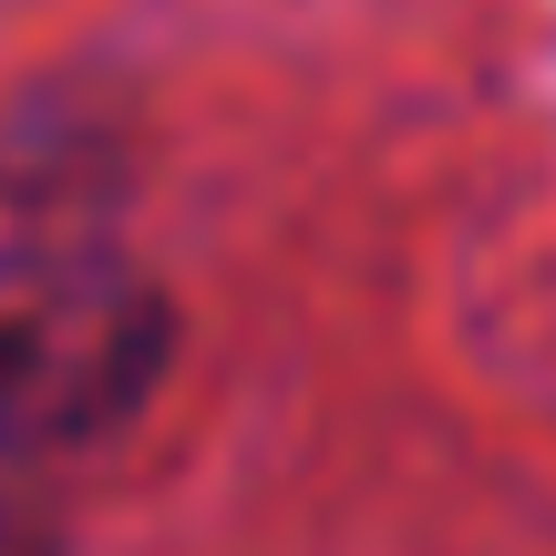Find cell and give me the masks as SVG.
I'll return each mask as SVG.
<instances>
[{"mask_svg":"<svg viewBox=\"0 0 556 556\" xmlns=\"http://www.w3.org/2000/svg\"><path fill=\"white\" fill-rule=\"evenodd\" d=\"M165 299L103 248L0 258V454L93 443L155 392Z\"/></svg>","mask_w":556,"mask_h":556,"instance_id":"obj_1","label":"cell"},{"mask_svg":"<svg viewBox=\"0 0 556 556\" xmlns=\"http://www.w3.org/2000/svg\"><path fill=\"white\" fill-rule=\"evenodd\" d=\"M0 556H62V526L41 495H21L11 475H0Z\"/></svg>","mask_w":556,"mask_h":556,"instance_id":"obj_2","label":"cell"}]
</instances>
